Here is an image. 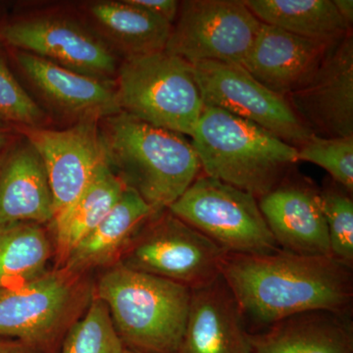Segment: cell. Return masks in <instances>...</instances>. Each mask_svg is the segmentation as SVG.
Listing matches in <instances>:
<instances>
[{
  "instance_id": "9c48e42d",
  "label": "cell",
  "mask_w": 353,
  "mask_h": 353,
  "mask_svg": "<svg viewBox=\"0 0 353 353\" xmlns=\"http://www.w3.org/2000/svg\"><path fill=\"white\" fill-rule=\"evenodd\" d=\"M261 22L240 0L180 2L165 51L192 65L204 61L243 66Z\"/></svg>"
},
{
  "instance_id": "5bb4252c",
  "label": "cell",
  "mask_w": 353,
  "mask_h": 353,
  "mask_svg": "<svg viewBox=\"0 0 353 353\" xmlns=\"http://www.w3.org/2000/svg\"><path fill=\"white\" fill-rule=\"evenodd\" d=\"M257 201L281 250L296 254L332 257L321 194L312 183L288 175Z\"/></svg>"
},
{
  "instance_id": "f546056e",
  "label": "cell",
  "mask_w": 353,
  "mask_h": 353,
  "mask_svg": "<svg viewBox=\"0 0 353 353\" xmlns=\"http://www.w3.org/2000/svg\"><path fill=\"white\" fill-rule=\"evenodd\" d=\"M0 353H39L20 341L0 338Z\"/></svg>"
},
{
  "instance_id": "8fae6325",
  "label": "cell",
  "mask_w": 353,
  "mask_h": 353,
  "mask_svg": "<svg viewBox=\"0 0 353 353\" xmlns=\"http://www.w3.org/2000/svg\"><path fill=\"white\" fill-rule=\"evenodd\" d=\"M0 43L106 82L115 81L119 67L108 44L69 18L41 16L4 23Z\"/></svg>"
},
{
  "instance_id": "2e32d148",
  "label": "cell",
  "mask_w": 353,
  "mask_h": 353,
  "mask_svg": "<svg viewBox=\"0 0 353 353\" xmlns=\"http://www.w3.org/2000/svg\"><path fill=\"white\" fill-rule=\"evenodd\" d=\"M13 50V58L30 83L65 115L101 121L122 112L115 83L77 73L48 60Z\"/></svg>"
},
{
  "instance_id": "83f0119b",
  "label": "cell",
  "mask_w": 353,
  "mask_h": 353,
  "mask_svg": "<svg viewBox=\"0 0 353 353\" xmlns=\"http://www.w3.org/2000/svg\"><path fill=\"white\" fill-rule=\"evenodd\" d=\"M0 119L19 128H39L46 114L13 75L0 50Z\"/></svg>"
},
{
  "instance_id": "ac0fdd59",
  "label": "cell",
  "mask_w": 353,
  "mask_h": 353,
  "mask_svg": "<svg viewBox=\"0 0 353 353\" xmlns=\"http://www.w3.org/2000/svg\"><path fill=\"white\" fill-rule=\"evenodd\" d=\"M54 204L43 159L26 139L0 153V224L52 223Z\"/></svg>"
},
{
  "instance_id": "f1b7e54d",
  "label": "cell",
  "mask_w": 353,
  "mask_h": 353,
  "mask_svg": "<svg viewBox=\"0 0 353 353\" xmlns=\"http://www.w3.org/2000/svg\"><path fill=\"white\" fill-rule=\"evenodd\" d=\"M134 6L162 18L171 25L175 22L180 2L176 0H129Z\"/></svg>"
},
{
  "instance_id": "ffe728a7",
  "label": "cell",
  "mask_w": 353,
  "mask_h": 353,
  "mask_svg": "<svg viewBox=\"0 0 353 353\" xmlns=\"http://www.w3.org/2000/svg\"><path fill=\"white\" fill-rule=\"evenodd\" d=\"M250 353H353L350 316L317 311L252 333Z\"/></svg>"
},
{
  "instance_id": "7a4b0ae2",
  "label": "cell",
  "mask_w": 353,
  "mask_h": 353,
  "mask_svg": "<svg viewBox=\"0 0 353 353\" xmlns=\"http://www.w3.org/2000/svg\"><path fill=\"white\" fill-rule=\"evenodd\" d=\"M102 121L108 166L155 212L170 208L201 173L196 150L183 134L123 112Z\"/></svg>"
},
{
  "instance_id": "52a82bcc",
  "label": "cell",
  "mask_w": 353,
  "mask_h": 353,
  "mask_svg": "<svg viewBox=\"0 0 353 353\" xmlns=\"http://www.w3.org/2000/svg\"><path fill=\"white\" fill-rule=\"evenodd\" d=\"M168 209L229 254H267L281 250L256 197L204 174Z\"/></svg>"
},
{
  "instance_id": "3957f363",
  "label": "cell",
  "mask_w": 353,
  "mask_h": 353,
  "mask_svg": "<svg viewBox=\"0 0 353 353\" xmlns=\"http://www.w3.org/2000/svg\"><path fill=\"white\" fill-rule=\"evenodd\" d=\"M201 173L259 199L289 175L297 148L250 121L204 105L192 137Z\"/></svg>"
},
{
  "instance_id": "7c38bea8",
  "label": "cell",
  "mask_w": 353,
  "mask_h": 353,
  "mask_svg": "<svg viewBox=\"0 0 353 353\" xmlns=\"http://www.w3.org/2000/svg\"><path fill=\"white\" fill-rule=\"evenodd\" d=\"M99 121L83 120L66 130L20 128L43 159L54 204L52 223L61 219L108 164Z\"/></svg>"
},
{
  "instance_id": "4316f807",
  "label": "cell",
  "mask_w": 353,
  "mask_h": 353,
  "mask_svg": "<svg viewBox=\"0 0 353 353\" xmlns=\"http://www.w3.org/2000/svg\"><path fill=\"white\" fill-rule=\"evenodd\" d=\"M320 194L328 228L332 257L352 269L353 201L350 194L330 185L320 190Z\"/></svg>"
},
{
  "instance_id": "836d02e7",
  "label": "cell",
  "mask_w": 353,
  "mask_h": 353,
  "mask_svg": "<svg viewBox=\"0 0 353 353\" xmlns=\"http://www.w3.org/2000/svg\"><path fill=\"white\" fill-rule=\"evenodd\" d=\"M1 26H2V23H0V27H1Z\"/></svg>"
},
{
  "instance_id": "484cf974",
  "label": "cell",
  "mask_w": 353,
  "mask_h": 353,
  "mask_svg": "<svg viewBox=\"0 0 353 353\" xmlns=\"http://www.w3.org/2000/svg\"><path fill=\"white\" fill-rule=\"evenodd\" d=\"M297 162L305 161L326 170L332 179L347 190L353 192V137L321 138L313 134L297 148Z\"/></svg>"
},
{
  "instance_id": "1f68e13d",
  "label": "cell",
  "mask_w": 353,
  "mask_h": 353,
  "mask_svg": "<svg viewBox=\"0 0 353 353\" xmlns=\"http://www.w3.org/2000/svg\"><path fill=\"white\" fill-rule=\"evenodd\" d=\"M343 19L352 26L353 23V1L352 0H333Z\"/></svg>"
},
{
  "instance_id": "4fadbf2b",
  "label": "cell",
  "mask_w": 353,
  "mask_h": 353,
  "mask_svg": "<svg viewBox=\"0 0 353 353\" xmlns=\"http://www.w3.org/2000/svg\"><path fill=\"white\" fill-rule=\"evenodd\" d=\"M285 99L315 136L353 137L352 32L336 41L312 78Z\"/></svg>"
},
{
  "instance_id": "4dcf8cb0",
  "label": "cell",
  "mask_w": 353,
  "mask_h": 353,
  "mask_svg": "<svg viewBox=\"0 0 353 353\" xmlns=\"http://www.w3.org/2000/svg\"><path fill=\"white\" fill-rule=\"evenodd\" d=\"M14 130L15 127L0 119V153L4 152L16 141Z\"/></svg>"
},
{
  "instance_id": "6da1fadb",
  "label": "cell",
  "mask_w": 353,
  "mask_h": 353,
  "mask_svg": "<svg viewBox=\"0 0 353 353\" xmlns=\"http://www.w3.org/2000/svg\"><path fill=\"white\" fill-rule=\"evenodd\" d=\"M222 278L246 325L252 323L259 332L304 313L350 316L352 310V269L333 257L283 250L267 254H228Z\"/></svg>"
},
{
  "instance_id": "8992f818",
  "label": "cell",
  "mask_w": 353,
  "mask_h": 353,
  "mask_svg": "<svg viewBox=\"0 0 353 353\" xmlns=\"http://www.w3.org/2000/svg\"><path fill=\"white\" fill-rule=\"evenodd\" d=\"M115 85L123 113L192 137L204 103L192 66L182 58L165 50L125 58Z\"/></svg>"
},
{
  "instance_id": "603a6c76",
  "label": "cell",
  "mask_w": 353,
  "mask_h": 353,
  "mask_svg": "<svg viewBox=\"0 0 353 353\" xmlns=\"http://www.w3.org/2000/svg\"><path fill=\"white\" fill-rule=\"evenodd\" d=\"M127 189L108 164L94 178L61 219L52 223L57 268L64 266L69 253L103 221Z\"/></svg>"
},
{
  "instance_id": "5b68a950",
  "label": "cell",
  "mask_w": 353,
  "mask_h": 353,
  "mask_svg": "<svg viewBox=\"0 0 353 353\" xmlns=\"http://www.w3.org/2000/svg\"><path fill=\"white\" fill-rule=\"evenodd\" d=\"M87 274L62 267L0 290V338L39 353H59L65 334L92 301L94 285Z\"/></svg>"
},
{
  "instance_id": "9a60e30c",
  "label": "cell",
  "mask_w": 353,
  "mask_h": 353,
  "mask_svg": "<svg viewBox=\"0 0 353 353\" xmlns=\"http://www.w3.org/2000/svg\"><path fill=\"white\" fill-rule=\"evenodd\" d=\"M336 43L303 38L261 23L243 67L272 92L287 97L312 78Z\"/></svg>"
},
{
  "instance_id": "cb8c5ba5",
  "label": "cell",
  "mask_w": 353,
  "mask_h": 353,
  "mask_svg": "<svg viewBox=\"0 0 353 353\" xmlns=\"http://www.w3.org/2000/svg\"><path fill=\"white\" fill-rule=\"evenodd\" d=\"M52 243L43 225L0 224V290L17 287L48 272Z\"/></svg>"
},
{
  "instance_id": "44dd1931",
  "label": "cell",
  "mask_w": 353,
  "mask_h": 353,
  "mask_svg": "<svg viewBox=\"0 0 353 353\" xmlns=\"http://www.w3.org/2000/svg\"><path fill=\"white\" fill-rule=\"evenodd\" d=\"M88 14L106 41L125 58L165 50L172 25L162 18L125 1L90 4Z\"/></svg>"
},
{
  "instance_id": "d4e9b609",
  "label": "cell",
  "mask_w": 353,
  "mask_h": 353,
  "mask_svg": "<svg viewBox=\"0 0 353 353\" xmlns=\"http://www.w3.org/2000/svg\"><path fill=\"white\" fill-rule=\"evenodd\" d=\"M124 350L108 306L92 294L85 315L65 334L59 353H123Z\"/></svg>"
},
{
  "instance_id": "e0dca14e",
  "label": "cell",
  "mask_w": 353,
  "mask_h": 353,
  "mask_svg": "<svg viewBox=\"0 0 353 353\" xmlns=\"http://www.w3.org/2000/svg\"><path fill=\"white\" fill-rule=\"evenodd\" d=\"M252 333L222 276L192 290L187 325L176 353H250Z\"/></svg>"
},
{
  "instance_id": "d6986e66",
  "label": "cell",
  "mask_w": 353,
  "mask_h": 353,
  "mask_svg": "<svg viewBox=\"0 0 353 353\" xmlns=\"http://www.w3.org/2000/svg\"><path fill=\"white\" fill-rule=\"evenodd\" d=\"M155 213L138 192L127 188L101 224L69 253L63 267L88 273L119 263L141 228Z\"/></svg>"
},
{
  "instance_id": "30bf717a",
  "label": "cell",
  "mask_w": 353,
  "mask_h": 353,
  "mask_svg": "<svg viewBox=\"0 0 353 353\" xmlns=\"http://www.w3.org/2000/svg\"><path fill=\"white\" fill-rule=\"evenodd\" d=\"M190 66L204 105L254 123L296 148L313 136L285 97L265 88L241 65L204 61Z\"/></svg>"
},
{
  "instance_id": "d6a6232c",
  "label": "cell",
  "mask_w": 353,
  "mask_h": 353,
  "mask_svg": "<svg viewBox=\"0 0 353 353\" xmlns=\"http://www.w3.org/2000/svg\"><path fill=\"white\" fill-rule=\"evenodd\" d=\"M123 353H141L138 352H134V350H128V348H125L124 352Z\"/></svg>"
},
{
  "instance_id": "ba28073f",
  "label": "cell",
  "mask_w": 353,
  "mask_h": 353,
  "mask_svg": "<svg viewBox=\"0 0 353 353\" xmlns=\"http://www.w3.org/2000/svg\"><path fill=\"white\" fill-rule=\"evenodd\" d=\"M228 254L165 209L155 213L141 228L119 263L192 290L211 284L222 276Z\"/></svg>"
},
{
  "instance_id": "7402d4cb",
  "label": "cell",
  "mask_w": 353,
  "mask_h": 353,
  "mask_svg": "<svg viewBox=\"0 0 353 353\" xmlns=\"http://www.w3.org/2000/svg\"><path fill=\"white\" fill-rule=\"evenodd\" d=\"M263 24L315 41L336 43L352 32L333 0H245Z\"/></svg>"
},
{
  "instance_id": "277c9868",
  "label": "cell",
  "mask_w": 353,
  "mask_h": 353,
  "mask_svg": "<svg viewBox=\"0 0 353 353\" xmlns=\"http://www.w3.org/2000/svg\"><path fill=\"white\" fill-rule=\"evenodd\" d=\"M92 294L108 306L125 348L178 352L189 316V288L117 263L102 274Z\"/></svg>"
}]
</instances>
